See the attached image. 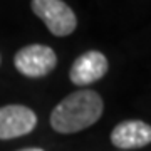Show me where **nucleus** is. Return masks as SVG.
Wrapping results in <instances>:
<instances>
[{
  "instance_id": "4",
  "label": "nucleus",
  "mask_w": 151,
  "mask_h": 151,
  "mask_svg": "<svg viewBox=\"0 0 151 151\" xmlns=\"http://www.w3.org/2000/svg\"><path fill=\"white\" fill-rule=\"evenodd\" d=\"M37 124V116L32 109L20 104L0 108V139H12L29 134Z\"/></svg>"
},
{
  "instance_id": "2",
  "label": "nucleus",
  "mask_w": 151,
  "mask_h": 151,
  "mask_svg": "<svg viewBox=\"0 0 151 151\" xmlns=\"http://www.w3.org/2000/svg\"><path fill=\"white\" fill-rule=\"evenodd\" d=\"M32 10L57 37H65L76 30V14L62 0H32Z\"/></svg>"
},
{
  "instance_id": "3",
  "label": "nucleus",
  "mask_w": 151,
  "mask_h": 151,
  "mask_svg": "<svg viewBox=\"0 0 151 151\" xmlns=\"http://www.w3.org/2000/svg\"><path fill=\"white\" fill-rule=\"evenodd\" d=\"M14 64L20 74L27 77H44L52 72L57 64V55L50 47L32 44L22 47L14 57Z\"/></svg>"
},
{
  "instance_id": "5",
  "label": "nucleus",
  "mask_w": 151,
  "mask_h": 151,
  "mask_svg": "<svg viewBox=\"0 0 151 151\" xmlns=\"http://www.w3.org/2000/svg\"><path fill=\"white\" fill-rule=\"evenodd\" d=\"M108 59L103 52L89 50L74 60L69 77L72 84H76V86H89L92 82L103 79L108 72Z\"/></svg>"
},
{
  "instance_id": "6",
  "label": "nucleus",
  "mask_w": 151,
  "mask_h": 151,
  "mask_svg": "<svg viewBox=\"0 0 151 151\" xmlns=\"http://www.w3.org/2000/svg\"><path fill=\"white\" fill-rule=\"evenodd\" d=\"M111 141L121 150L143 148L151 143V126L143 121H123L111 133Z\"/></svg>"
},
{
  "instance_id": "7",
  "label": "nucleus",
  "mask_w": 151,
  "mask_h": 151,
  "mask_svg": "<svg viewBox=\"0 0 151 151\" xmlns=\"http://www.w3.org/2000/svg\"><path fill=\"white\" fill-rule=\"evenodd\" d=\"M20 151H44L40 148H27V150H20Z\"/></svg>"
},
{
  "instance_id": "1",
  "label": "nucleus",
  "mask_w": 151,
  "mask_h": 151,
  "mask_svg": "<svg viewBox=\"0 0 151 151\" xmlns=\"http://www.w3.org/2000/svg\"><path fill=\"white\" fill-rule=\"evenodd\" d=\"M103 99L91 89H81L64 97L50 114V126L57 133H77L86 129L101 118Z\"/></svg>"
}]
</instances>
